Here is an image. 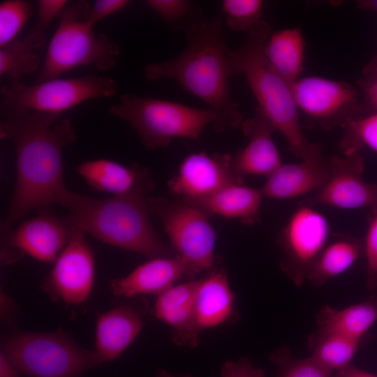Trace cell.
Instances as JSON below:
<instances>
[{"instance_id": "8", "label": "cell", "mask_w": 377, "mask_h": 377, "mask_svg": "<svg viewBox=\"0 0 377 377\" xmlns=\"http://www.w3.org/2000/svg\"><path fill=\"white\" fill-rule=\"evenodd\" d=\"M117 90L113 79L96 75L55 78L32 85L10 82L0 89V110L61 114L86 101L112 97Z\"/></svg>"}, {"instance_id": "22", "label": "cell", "mask_w": 377, "mask_h": 377, "mask_svg": "<svg viewBox=\"0 0 377 377\" xmlns=\"http://www.w3.org/2000/svg\"><path fill=\"white\" fill-rule=\"evenodd\" d=\"M138 311L121 306L98 316L96 352L103 362L117 359L136 338L142 327Z\"/></svg>"}, {"instance_id": "4", "label": "cell", "mask_w": 377, "mask_h": 377, "mask_svg": "<svg viewBox=\"0 0 377 377\" xmlns=\"http://www.w3.org/2000/svg\"><path fill=\"white\" fill-rule=\"evenodd\" d=\"M149 198H94L73 192L64 219L110 245L151 258L172 256L173 251L160 239L151 223Z\"/></svg>"}, {"instance_id": "41", "label": "cell", "mask_w": 377, "mask_h": 377, "mask_svg": "<svg viewBox=\"0 0 377 377\" xmlns=\"http://www.w3.org/2000/svg\"><path fill=\"white\" fill-rule=\"evenodd\" d=\"M357 6L360 8L362 10L377 12V0L358 1Z\"/></svg>"}, {"instance_id": "12", "label": "cell", "mask_w": 377, "mask_h": 377, "mask_svg": "<svg viewBox=\"0 0 377 377\" xmlns=\"http://www.w3.org/2000/svg\"><path fill=\"white\" fill-rule=\"evenodd\" d=\"M331 171L325 183L302 204L341 209L377 210V184L364 179V160L359 152L330 156Z\"/></svg>"}, {"instance_id": "15", "label": "cell", "mask_w": 377, "mask_h": 377, "mask_svg": "<svg viewBox=\"0 0 377 377\" xmlns=\"http://www.w3.org/2000/svg\"><path fill=\"white\" fill-rule=\"evenodd\" d=\"M232 155L205 151L187 155L177 175L168 182L170 192L184 200L208 196L232 184H243L231 167Z\"/></svg>"}, {"instance_id": "39", "label": "cell", "mask_w": 377, "mask_h": 377, "mask_svg": "<svg viewBox=\"0 0 377 377\" xmlns=\"http://www.w3.org/2000/svg\"><path fill=\"white\" fill-rule=\"evenodd\" d=\"M332 377H377V375L356 367L352 364L333 372Z\"/></svg>"}, {"instance_id": "43", "label": "cell", "mask_w": 377, "mask_h": 377, "mask_svg": "<svg viewBox=\"0 0 377 377\" xmlns=\"http://www.w3.org/2000/svg\"><path fill=\"white\" fill-rule=\"evenodd\" d=\"M161 377H173L172 376H170L169 374H166V373H164V374H162L161 375ZM186 377H188V376H186Z\"/></svg>"}, {"instance_id": "38", "label": "cell", "mask_w": 377, "mask_h": 377, "mask_svg": "<svg viewBox=\"0 0 377 377\" xmlns=\"http://www.w3.org/2000/svg\"><path fill=\"white\" fill-rule=\"evenodd\" d=\"M129 3L128 0H97L91 7L86 22L94 27L103 18L124 9Z\"/></svg>"}, {"instance_id": "34", "label": "cell", "mask_w": 377, "mask_h": 377, "mask_svg": "<svg viewBox=\"0 0 377 377\" xmlns=\"http://www.w3.org/2000/svg\"><path fill=\"white\" fill-rule=\"evenodd\" d=\"M68 3V1L66 0L37 1L36 20L24 40L34 49L44 46L46 42L47 29L53 20L59 17Z\"/></svg>"}, {"instance_id": "11", "label": "cell", "mask_w": 377, "mask_h": 377, "mask_svg": "<svg viewBox=\"0 0 377 377\" xmlns=\"http://www.w3.org/2000/svg\"><path fill=\"white\" fill-rule=\"evenodd\" d=\"M330 235L329 221L311 205H300L290 214L276 239L283 252L280 267L295 286L306 281Z\"/></svg>"}, {"instance_id": "25", "label": "cell", "mask_w": 377, "mask_h": 377, "mask_svg": "<svg viewBox=\"0 0 377 377\" xmlns=\"http://www.w3.org/2000/svg\"><path fill=\"white\" fill-rule=\"evenodd\" d=\"M305 40L300 28L271 32L265 54L275 71L290 85L300 77L304 70Z\"/></svg>"}, {"instance_id": "31", "label": "cell", "mask_w": 377, "mask_h": 377, "mask_svg": "<svg viewBox=\"0 0 377 377\" xmlns=\"http://www.w3.org/2000/svg\"><path fill=\"white\" fill-rule=\"evenodd\" d=\"M270 360L278 367L276 377H332V371L320 365L311 357L295 358L286 347L274 350Z\"/></svg>"}, {"instance_id": "35", "label": "cell", "mask_w": 377, "mask_h": 377, "mask_svg": "<svg viewBox=\"0 0 377 377\" xmlns=\"http://www.w3.org/2000/svg\"><path fill=\"white\" fill-rule=\"evenodd\" d=\"M371 212L363 243L367 263V286L374 294L377 293V210Z\"/></svg>"}, {"instance_id": "29", "label": "cell", "mask_w": 377, "mask_h": 377, "mask_svg": "<svg viewBox=\"0 0 377 377\" xmlns=\"http://www.w3.org/2000/svg\"><path fill=\"white\" fill-rule=\"evenodd\" d=\"M146 3L170 29L181 31L184 34L202 20V8L192 1L148 0Z\"/></svg>"}, {"instance_id": "2", "label": "cell", "mask_w": 377, "mask_h": 377, "mask_svg": "<svg viewBox=\"0 0 377 377\" xmlns=\"http://www.w3.org/2000/svg\"><path fill=\"white\" fill-rule=\"evenodd\" d=\"M187 45L176 57L147 65L150 81L172 78L192 96L202 100L216 117V132L242 126V113L231 95L229 52L220 17L202 20L185 34Z\"/></svg>"}, {"instance_id": "9", "label": "cell", "mask_w": 377, "mask_h": 377, "mask_svg": "<svg viewBox=\"0 0 377 377\" xmlns=\"http://www.w3.org/2000/svg\"><path fill=\"white\" fill-rule=\"evenodd\" d=\"M148 207L150 215L162 221L177 255L197 274L212 269L218 258L214 252L215 232L207 214L180 198L149 197Z\"/></svg>"}, {"instance_id": "37", "label": "cell", "mask_w": 377, "mask_h": 377, "mask_svg": "<svg viewBox=\"0 0 377 377\" xmlns=\"http://www.w3.org/2000/svg\"><path fill=\"white\" fill-rule=\"evenodd\" d=\"M221 377H265V371L254 367L247 357H241L235 362L228 361L221 370Z\"/></svg>"}, {"instance_id": "18", "label": "cell", "mask_w": 377, "mask_h": 377, "mask_svg": "<svg viewBox=\"0 0 377 377\" xmlns=\"http://www.w3.org/2000/svg\"><path fill=\"white\" fill-rule=\"evenodd\" d=\"M241 126L249 141L232 155V171L242 178L248 175L267 177L283 163L272 138L276 131L274 126L257 108L254 116L244 120Z\"/></svg>"}, {"instance_id": "1", "label": "cell", "mask_w": 377, "mask_h": 377, "mask_svg": "<svg viewBox=\"0 0 377 377\" xmlns=\"http://www.w3.org/2000/svg\"><path fill=\"white\" fill-rule=\"evenodd\" d=\"M0 137L14 145L17 179L1 233L29 212L52 204L66 208L73 194L64 180L62 151L77 139L61 114L0 110Z\"/></svg>"}, {"instance_id": "5", "label": "cell", "mask_w": 377, "mask_h": 377, "mask_svg": "<svg viewBox=\"0 0 377 377\" xmlns=\"http://www.w3.org/2000/svg\"><path fill=\"white\" fill-rule=\"evenodd\" d=\"M91 7L86 1L68 3L58 17L36 83L55 79L74 68L92 65L99 71L114 67L119 45L105 34L96 35L87 22Z\"/></svg>"}, {"instance_id": "17", "label": "cell", "mask_w": 377, "mask_h": 377, "mask_svg": "<svg viewBox=\"0 0 377 377\" xmlns=\"http://www.w3.org/2000/svg\"><path fill=\"white\" fill-rule=\"evenodd\" d=\"M76 172L94 189L114 196L149 197L154 188L151 171L137 163L124 165L110 159H95L81 163Z\"/></svg>"}, {"instance_id": "7", "label": "cell", "mask_w": 377, "mask_h": 377, "mask_svg": "<svg viewBox=\"0 0 377 377\" xmlns=\"http://www.w3.org/2000/svg\"><path fill=\"white\" fill-rule=\"evenodd\" d=\"M2 348L20 373L32 377H80L103 363L96 351L77 346L61 330L15 334Z\"/></svg>"}, {"instance_id": "36", "label": "cell", "mask_w": 377, "mask_h": 377, "mask_svg": "<svg viewBox=\"0 0 377 377\" xmlns=\"http://www.w3.org/2000/svg\"><path fill=\"white\" fill-rule=\"evenodd\" d=\"M357 84L363 103L377 112V68L366 65Z\"/></svg>"}, {"instance_id": "21", "label": "cell", "mask_w": 377, "mask_h": 377, "mask_svg": "<svg viewBox=\"0 0 377 377\" xmlns=\"http://www.w3.org/2000/svg\"><path fill=\"white\" fill-rule=\"evenodd\" d=\"M194 318L199 332L237 319L234 295L224 269H214L199 280Z\"/></svg>"}, {"instance_id": "40", "label": "cell", "mask_w": 377, "mask_h": 377, "mask_svg": "<svg viewBox=\"0 0 377 377\" xmlns=\"http://www.w3.org/2000/svg\"><path fill=\"white\" fill-rule=\"evenodd\" d=\"M0 377H22L20 372L8 361L1 352L0 354Z\"/></svg>"}, {"instance_id": "32", "label": "cell", "mask_w": 377, "mask_h": 377, "mask_svg": "<svg viewBox=\"0 0 377 377\" xmlns=\"http://www.w3.org/2000/svg\"><path fill=\"white\" fill-rule=\"evenodd\" d=\"M221 6L226 24L233 31H249L263 20L262 0H223Z\"/></svg>"}, {"instance_id": "20", "label": "cell", "mask_w": 377, "mask_h": 377, "mask_svg": "<svg viewBox=\"0 0 377 377\" xmlns=\"http://www.w3.org/2000/svg\"><path fill=\"white\" fill-rule=\"evenodd\" d=\"M199 280L172 286L158 295L154 314L172 327V339L179 346L193 348L200 332L194 318L195 297Z\"/></svg>"}, {"instance_id": "3", "label": "cell", "mask_w": 377, "mask_h": 377, "mask_svg": "<svg viewBox=\"0 0 377 377\" xmlns=\"http://www.w3.org/2000/svg\"><path fill=\"white\" fill-rule=\"evenodd\" d=\"M271 32L270 26L264 20L248 31L245 43L229 52L230 73L244 75L258 101L256 108L284 137L289 151L302 159L316 143L309 142L302 132L290 85L267 59L265 46Z\"/></svg>"}, {"instance_id": "10", "label": "cell", "mask_w": 377, "mask_h": 377, "mask_svg": "<svg viewBox=\"0 0 377 377\" xmlns=\"http://www.w3.org/2000/svg\"><path fill=\"white\" fill-rule=\"evenodd\" d=\"M290 88L298 110L324 130L362 115L360 91L348 82L310 75L300 77Z\"/></svg>"}, {"instance_id": "23", "label": "cell", "mask_w": 377, "mask_h": 377, "mask_svg": "<svg viewBox=\"0 0 377 377\" xmlns=\"http://www.w3.org/2000/svg\"><path fill=\"white\" fill-rule=\"evenodd\" d=\"M263 198L260 188L232 184L206 197L180 199L197 207L209 216L218 214L239 219L244 223L252 225L258 221Z\"/></svg>"}, {"instance_id": "27", "label": "cell", "mask_w": 377, "mask_h": 377, "mask_svg": "<svg viewBox=\"0 0 377 377\" xmlns=\"http://www.w3.org/2000/svg\"><path fill=\"white\" fill-rule=\"evenodd\" d=\"M360 342L335 334L316 332L309 337L308 346L310 357L334 372L350 364Z\"/></svg>"}, {"instance_id": "16", "label": "cell", "mask_w": 377, "mask_h": 377, "mask_svg": "<svg viewBox=\"0 0 377 377\" xmlns=\"http://www.w3.org/2000/svg\"><path fill=\"white\" fill-rule=\"evenodd\" d=\"M331 171L330 157L323 153L320 145L300 162L282 163L267 177L260 188L263 197L288 199L313 193L328 179Z\"/></svg>"}, {"instance_id": "14", "label": "cell", "mask_w": 377, "mask_h": 377, "mask_svg": "<svg viewBox=\"0 0 377 377\" xmlns=\"http://www.w3.org/2000/svg\"><path fill=\"white\" fill-rule=\"evenodd\" d=\"M70 226L68 242L55 260L45 286L66 304H77L83 302L91 290L94 256L85 239L86 233Z\"/></svg>"}, {"instance_id": "42", "label": "cell", "mask_w": 377, "mask_h": 377, "mask_svg": "<svg viewBox=\"0 0 377 377\" xmlns=\"http://www.w3.org/2000/svg\"><path fill=\"white\" fill-rule=\"evenodd\" d=\"M369 66L373 67V68H377V57H375L373 60H371L368 64Z\"/></svg>"}, {"instance_id": "33", "label": "cell", "mask_w": 377, "mask_h": 377, "mask_svg": "<svg viewBox=\"0 0 377 377\" xmlns=\"http://www.w3.org/2000/svg\"><path fill=\"white\" fill-rule=\"evenodd\" d=\"M33 6L26 0H7L0 3V47L17 38Z\"/></svg>"}, {"instance_id": "13", "label": "cell", "mask_w": 377, "mask_h": 377, "mask_svg": "<svg viewBox=\"0 0 377 377\" xmlns=\"http://www.w3.org/2000/svg\"><path fill=\"white\" fill-rule=\"evenodd\" d=\"M37 209L36 216L1 233L3 258L9 256L8 260H13L14 256L27 253L40 261L55 262L68 242L71 226L50 206Z\"/></svg>"}, {"instance_id": "6", "label": "cell", "mask_w": 377, "mask_h": 377, "mask_svg": "<svg viewBox=\"0 0 377 377\" xmlns=\"http://www.w3.org/2000/svg\"><path fill=\"white\" fill-rule=\"evenodd\" d=\"M108 111L126 121L148 149L166 147L174 138L198 140L205 127L216 119L208 108L133 94L121 95Z\"/></svg>"}, {"instance_id": "28", "label": "cell", "mask_w": 377, "mask_h": 377, "mask_svg": "<svg viewBox=\"0 0 377 377\" xmlns=\"http://www.w3.org/2000/svg\"><path fill=\"white\" fill-rule=\"evenodd\" d=\"M40 60L36 49L24 40L15 38L0 47V75L7 76L11 82L33 73L40 66Z\"/></svg>"}, {"instance_id": "30", "label": "cell", "mask_w": 377, "mask_h": 377, "mask_svg": "<svg viewBox=\"0 0 377 377\" xmlns=\"http://www.w3.org/2000/svg\"><path fill=\"white\" fill-rule=\"evenodd\" d=\"M341 128L342 153L359 152L363 145L377 153V112L351 119Z\"/></svg>"}, {"instance_id": "19", "label": "cell", "mask_w": 377, "mask_h": 377, "mask_svg": "<svg viewBox=\"0 0 377 377\" xmlns=\"http://www.w3.org/2000/svg\"><path fill=\"white\" fill-rule=\"evenodd\" d=\"M197 274L179 255L155 258L137 267L128 276L111 281L110 289L115 295L126 297L159 295L182 277H194Z\"/></svg>"}, {"instance_id": "24", "label": "cell", "mask_w": 377, "mask_h": 377, "mask_svg": "<svg viewBox=\"0 0 377 377\" xmlns=\"http://www.w3.org/2000/svg\"><path fill=\"white\" fill-rule=\"evenodd\" d=\"M377 320V293L365 302L341 309L323 306L316 317V332L360 341Z\"/></svg>"}, {"instance_id": "26", "label": "cell", "mask_w": 377, "mask_h": 377, "mask_svg": "<svg viewBox=\"0 0 377 377\" xmlns=\"http://www.w3.org/2000/svg\"><path fill=\"white\" fill-rule=\"evenodd\" d=\"M363 253V241L357 238L345 236L328 242L314 263L306 280L314 286H321L348 270Z\"/></svg>"}]
</instances>
